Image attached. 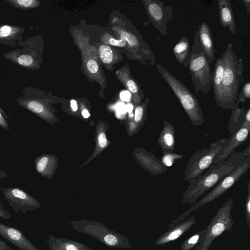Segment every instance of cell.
<instances>
[{
	"label": "cell",
	"instance_id": "cell-1",
	"mask_svg": "<svg viewBox=\"0 0 250 250\" xmlns=\"http://www.w3.org/2000/svg\"><path fill=\"white\" fill-rule=\"evenodd\" d=\"M250 155V145L243 151L235 150L223 163L210 166L204 173L189 183L184 193L183 203H193L212 188Z\"/></svg>",
	"mask_w": 250,
	"mask_h": 250
},
{
	"label": "cell",
	"instance_id": "cell-2",
	"mask_svg": "<svg viewBox=\"0 0 250 250\" xmlns=\"http://www.w3.org/2000/svg\"><path fill=\"white\" fill-rule=\"evenodd\" d=\"M224 71L221 83L214 94L217 104L224 110L232 108L238 95L240 84L244 82L243 60L238 59L229 43L222 54Z\"/></svg>",
	"mask_w": 250,
	"mask_h": 250
},
{
	"label": "cell",
	"instance_id": "cell-3",
	"mask_svg": "<svg viewBox=\"0 0 250 250\" xmlns=\"http://www.w3.org/2000/svg\"><path fill=\"white\" fill-rule=\"evenodd\" d=\"M188 67L196 94L201 92L203 95H207L211 88L212 73L210 64L199 42L198 30L195 32L190 52Z\"/></svg>",
	"mask_w": 250,
	"mask_h": 250
},
{
	"label": "cell",
	"instance_id": "cell-4",
	"mask_svg": "<svg viewBox=\"0 0 250 250\" xmlns=\"http://www.w3.org/2000/svg\"><path fill=\"white\" fill-rule=\"evenodd\" d=\"M160 75L176 96L191 123L196 127L205 123L203 113L196 97L178 79L159 64L156 65Z\"/></svg>",
	"mask_w": 250,
	"mask_h": 250
},
{
	"label": "cell",
	"instance_id": "cell-5",
	"mask_svg": "<svg viewBox=\"0 0 250 250\" xmlns=\"http://www.w3.org/2000/svg\"><path fill=\"white\" fill-rule=\"evenodd\" d=\"M228 139H220L208 148L197 151L190 157L185 170V181L190 183L212 165L215 157L226 146Z\"/></svg>",
	"mask_w": 250,
	"mask_h": 250
},
{
	"label": "cell",
	"instance_id": "cell-6",
	"mask_svg": "<svg viewBox=\"0 0 250 250\" xmlns=\"http://www.w3.org/2000/svg\"><path fill=\"white\" fill-rule=\"evenodd\" d=\"M0 189L4 198L17 213L26 214L41 206L36 199L21 188L1 187Z\"/></svg>",
	"mask_w": 250,
	"mask_h": 250
},
{
	"label": "cell",
	"instance_id": "cell-7",
	"mask_svg": "<svg viewBox=\"0 0 250 250\" xmlns=\"http://www.w3.org/2000/svg\"><path fill=\"white\" fill-rule=\"evenodd\" d=\"M250 167V155L236 168L231 171L221 182L215 185L211 191L203 198L197 206L203 205L219 197L230 188Z\"/></svg>",
	"mask_w": 250,
	"mask_h": 250
},
{
	"label": "cell",
	"instance_id": "cell-8",
	"mask_svg": "<svg viewBox=\"0 0 250 250\" xmlns=\"http://www.w3.org/2000/svg\"><path fill=\"white\" fill-rule=\"evenodd\" d=\"M148 16L154 26L162 36L167 34V24L173 18V8L159 0L145 1Z\"/></svg>",
	"mask_w": 250,
	"mask_h": 250
},
{
	"label": "cell",
	"instance_id": "cell-9",
	"mask_svg": "<svg viewBox=\"0 0 250 250\" xmlns=\"http://www.w3.org/2000/svg\"><path fill=\"white\" fill-rule=\"evenodd\" d=\"M250 130V125H242L240 129L229 138L226 146L215 157L212 165L223 163L235 151L236 148L247 140Z\"/></svg>",
	"mask_w": 250,
	"mask_h": 250
},
{
	"label": "cell",
	"instance_id": "cell-10",
	"mask_svg": "<svg viewBox=\"0 0 250 250\" xmlns=\"http://www.w3.org/2000/svg\"><path fill=\"white\" fill-rule=\"evenodd\" d=\"M0 235L21 250H40L20 230L0 222Z\"/></svg>",
	"mask_w": 250,
	"mask_h": 250
},
{
	"label": "cell",
	"instance_id": "cell-11",
	"mask_svg": "<svg viewBox=\"0 0 250 250\" xmlns=\"http://www.w3.org/2000/svg\"><path fill=\"white\" fill-rule=\"evenodd\" d=\"M199 40L207 60L212 63L215 57V47L210 29L205 22H202L198 27Z\"/></svg>",
	"mask_w": 250,
	"mask_h": 250
},
{
	"label": "cell",
	"instance_id": "cell-12",
	"mask_svg": "<svg viewBox=\"0 0 250 250\" xmlns=\"http://www.w3.org/2000/svg\"><path fill=\"white\" fill-rule=\"evenodd\" d=\"M158 143L162 149L163 154L172 153L176 144L175 127L164 120L163 127L158 138Z\"/></svg>",
	"mask_w": 250,
	"mask_h": 250
},
{
	"label": "cell",
	"instance_id": "cell-13",
	"mask_svg": "<svg viewBox=\"0 0 250 250\" xmlns=\"http://www.w3.org/2000/svg\"><path fill=\"white\" fill-rule=\"evenodd\" d=\"M218 17L222 26L228 28L232 35L236 33V25L230 1L229 0L218 1Z\"/></svg>",
	"mask_w": 250,
	"mask_h": 250
},
{
	"label": "cell",
	"instance_id": "cell-14",
	"mask_svg": "<svg viewBox=\"0 0 250 250\" xmlns=\"http://www.w3.org/2000/svg\"><path fill=\"white\" fill-rule=\"evenodd\" d=\"M246 100L238 94L237 100L232 108L227 128L231 135L238 130L244 123L246 110L244 106L240 108L239 105L241 103L245 104Z\"/></svg>",
	"mask_w": 250,
	"mask_h": 250
},
{
	"label": "cell",
	"instance_id": "cell-15",
	"mask_svg": "<svg viewBox=\"0 0 250 250\" xmlns=\"http://www.w3.org/2000/svg\"><path fill=\"white\" fill-rule=\"evenodd\" d=\"M20 105L30 112L43 119H49L50 114L47 111L43 103L38 99L33 97H22L17 100Z\"/></svg>",
	"mask_w": 250,
	"mask_h": 250
},
{
	"label": "cell",
	"instance_id": "cell-16",
	"mask_svg": "<svg viewBox=\"0 0 250 250\" xmlns=\"http://www.w3.org/2000/svg\"><path fill=\"white\" fill-rule=\"evenodd\" d=\"M190 52L189 40L187 36L182 38L174 45L172 53L179 63L188 67Z\"/></svg>",
	"mask_w": 250,
	"mask_h": 250
},
{
	"label": "cell",
	"instance_id": "cell-17",
	"mask_svg": "<svg viewBox=\"0 0 250 250\" xmlns=\"http://www.w3.org/2000/svg\"><path fill=\"white\" fill-rule=\"evenodd\" d=\"M224 71V64L223 59L221 57L217 59L212 72L211 87L214 94L217 92L221 83Z\"/></svg>",
	"mask_w": 250,
	"mask_h": 250
},
{
	"label": "cell",
	"instance_id": "cell-18",
	"mask_svg": "<svg viewBox=\"0 0 250 250\" xmlns=\"http://www.w3.org/2000/svg\"><path fill=\"white\" fill-rule=\"evenodd\" d=\"M7 57L15 63L22 67L33 69L35 66V61L30 55L24 54L20 55L16 52H11L8 53Z\"/></svg>",
	"mask_w": 250,
	"mask_h": 250
},
{
	"label": "cell",
	"instance_id": "cell-19",
	"mask_svg": "<svg viewBox=\"0 0 250 250\" xmlns=\"http://www.w3.org/2000/svg\"><path fill=\"white\" fill-rule=\"evenodd\" d=\"M22 29L20 27L9 25H0V40L7 41L15 39L21 34Z\"/></svg>",
	"mask_w": 250,
	"mask_h": 250
},
{
	"label": "cell",
	"instance_id": "cell-20",
	"mask_svg": "<svg viewBox=\"0 0 250 250\" xmlns=\"http://www.w3.org/2000/svg\"><path fill=\"white\" fill-rule=\"evenodd\" d=\"M50 157L42 155L35 158L34 163L36 171L42 176L47 175V170L50 166Z\"/></svg>",
	"mask_w": 250,
	"mask_h": 250
},
{
	"label": "cell",
	"instance_id": "cell-21",
	"mask_svg": "<svg viewBox=\"0 0 250 250\" xmlns=\"http://www.w3.org/2000/svg\"><path fill=\"white\" fill-rule=\"evenodd\" d=\"M11 5L21 9H31L37 8L41 4L37 0H6Z\"/></svg>",
	"mask_w": 250,
	"mask_h": 250
},
{
	"label": "cell",
	"instance_id": "cell-22",
	"mask_svg": "<svg viewBox=\"0 0 250 250\" xmlns=\"http://www.w3.org/2000/svg\"><path fill=\"white\" fill-rule=\"evenodd\" d=\"M99 57L105 63L111 62L113 59V52L111 48L107 45H102L99 47Z\"/></svg>",
	"mask_w": 250,
	"mask_h": 250
},
{
	"label": "cell",
	"instance_id": "cell-23",
	"mask_svg": "<svg viewBox=\"0 0 250 250\" xmlns=\"http://www.w3.org/2000/svg\"><path fill=\"white\" fill-rule=\"evenodd\" d=\"M183 157L182 154L168 153L163 154L161 161L165 166L168 167L172 166L176 160L182 159Z\"/></svg>",
	"mask_w": 250,
	"mask_h": 250
},
{
	"label": "cell",
	"instance_id": "cell-24",
	"mask_svg": "<svg viewBox=\"0 0 250 250\" xmlns=\"http://www.w3.org/2000/svg\"><path fill=\"white\" fill-rule=\"evenodd\" d=\"M121 37L122 39L126 41L131 46H136L140 43V41L137 37L130 33L123 32L121 34Z\"/></svg>",
	"mask_w": 250,
	"mask_h": 250
},
{
	"label": "cell",
	"instance_id": "cell-25",
	"mask_svg": "<svg viewBox=\"0 0 250 250\" xmlns=\"http://www.w3.org/2000/svg\"><path fill=\"white\" fill-rule=\"evenodd\" d=\"M118 238L119 237L115 233H110L106 236L104 241L108 246H115L119 243Z\"/></svg>",
	"mask_w": 250,
	"mask_h": 250
},
{
	"label": "cell",
	"instance_id": "cell-26",
	"mask_svg": "<svg viewBox=\"0 0 250 250\" xmlns=\"http://www.w3.org/2000/svg\"><path fill=\"white\" fill-rule=\"evenodd\" d=\"M244 99H249L250 98V83L249 82L245 83L242 88V90L239 94Z\"/></svg>",
	"mask_w": 250,
	"mask_h": 250
},
{
	"label": "cell",
	"instance_id": "cell-27",
	"mask_svg": "<svg viewBox=\"0 0 250 250\" xmlns=\"http://www.w3.org/2000/svg\"><path fill=\"white\" fill-rule=\"evenodd\" d=\"M144 114V107L138 106L135 109V120L136 122H140L142 119Z\"/></svg>",
	"mask_w": 250,
	"mask_h": 250
},
{
	"label": "cell",
	"instance_id": "cell-28",
	"mask_svg": "<svg viewBox=\"0 0 250 250\" xmlns=\"http://www.w3.org/2000/svg\"><path fill=\"white\" fill-rule=\"evenodd\" d=\"M225 226L221 223L215 224L212 228V233L214 235H218L221 234L224 230Z\"/></svg>",
	"mask_w": 250,
	"mask_h": 250
},
{
	"label": "cell",
	"instance_id": "cell-29",
	"mask_svg": "<svg viewBox=\"0 0 250 250\" xmlns=\"http://www.w3.org/2000/svg\"><path fill=\"white\" fill-rule=\"evenodd\" d=\"M87 68L91 73H96L98 70V65L96 61L90 60L87 63Z\"/></svg>",
	"mask_w": 250,
	"mask_h": 250
},
{
	"label": "cell",
	"instance_id": "cell-30",
	"mask_svg": "<svg viewBox=\"0 0 250 250\" xmlns=\"http://www.w3.org/2000/svg\"><path fill=\"white\" fill-rule=\"evenodd\" d=\"M0 217L4 219L9 220L12 218L11 214L0 202Z\"/></svg>",
	"mask_w": 250,
	"mask_h": 250
},
{
	"label": "cell",
	"instance_id": "cell-31",
	"mask_svg": "<svg viewBox=\"0 0 250 250\" xmlns=\"http://www.w3.org/2000/svg\"><path fill=\"white\" fill-rule=\"evenodd\" d=\"M0 127L6 130H9V127L7 122V119L5 116L0 111Z\"/></svg>",
	"mask_w": 250,
	"mask_h": 250
},
{
	"label": "cell",
	"instance_id": "cell-32",
	"mask_svg": "<svg viewBox=\"0 0 250 250\" xmlns=\"http://www.w3.org/2000/svg\"><path fill=\"white\" fill-rule=\"evenodd\" d=\"M126 84L129 90L132 93H135L138 91V86H137V84L134 81L132 80H129L127 81Z\"/></svg>",
	"mask_w": 250,
	"mask_h": 250
},
{
	"label": "cell",
	"instance_id": "cell-33",
	"mask_svg": "<svg viewBox=\"0 0 250 250\" xmlns=\"http://www.w3.org/2000/svg\"><path fill=\"white\" fill-rule=\"evenodd\" d=\"M63 248L64 250H81L80 246L76 244V243L66 242Z\"/></svg>",
	"mask_w": 250,
	"mask_h": 250
},
{
	"label": "cell",
	"instance_id": "cell-34",
	"mask_svg": "<svg viewBox=\"0 0 250 250\" xmlns=\"http://www.w3.org/2000/svg\"><path fill=\"white\" fill-rule=\"evenodd\" d=\"M182 233V230L178 229L172 232L166 238V241L173 240L178 238Z\"/></svg>",
	"mask_w": 250,
	"mask_h": 250
},
{
	"label": "cell",
	"instance_id": "cell-35",
	"mask_svg": "<svg viewBox=\"0 0 250 250\" xmlns=\"http://www.w3.org/2000/svg\"><path fill=\"white\" fill-rule=\"evenodd\" d=\"M109 43L114 46L124 47L126 44V42L123 39L117 40L113 38H111L109 40Z\"/></svg>",
	"mask_w": 250,
	"mask_h": 250
},
{
	"label": "cell",
	"instance_id": "cell-36",
	"mask_svg": "<svg viewBox=\"0 0 250 250\" xmlns=\"http://www.w3.org/2000/svg\"><path fill=\"white\" fill-rule=\"evenodd\" d=\"M116 110L118 114H124L126 111V106L123 103H119L116 105Z\"/></svg>",
	"mask_w": 250,
	"mask_h": 250
},
{
	"label": "cell",
	"instance_id": "cell-37",
	"mask_svg": "<svg viewBox=\"0 0 250 250\" xmlns=\"http://www.w3.org/2000/svg\"><path fill=\"white\" fill-rule=\"evenodd\" d=\"M98 142L100 146L101 147H104L106 145L107 140L104 133H101L99 134L98 137Z\"/></svg>",
	"mask_w": 250,
	"mask_h": 250
},
{
	"label": "cell",
	"instance_id": "cell-38",
	"mask_svg": "<svg viewBox=\"0 0 250 250\" xmlns=\"http://www.w3.org/2000/svg\"><path fill=\"white\" fill-rule=\"evenodd\" d=\"M120 97L122 101L128 102L130 100L131 94L128 91H123L120 93Z\"/></svg>",
	"mask_w": 250,
	"mask_h": 250
},
{
	"label": "cell",
	"instance_id": "cell-39",
	"mask_svg": "<svg viewBox=\"0 0 250 250\" xmlns=\"http://www.w3.org/2000/svg\"><path fill=\"white\" fill-rule=\"evenodd\" d=\"M0 250H13L5 242L0 239Z\"/></svg>",
	"mask_w": 250,
	"mask_h": 250
},
{
	"label": "cell",
	"instance_id": "cell-40",
	"mask_svg": "<svg viewBox=\"0 0 250 250\" xmlns=\"http://www.w3.org/2000/svg\"><path fill=\"white\" fill-rule=\"evenodd\" d=\"M242 1L244 3L247 11V14H249L250 13V0H243Z\"/></svg>",
	"mask_w": 250,
	"mask_h": 250
},
{
	"label": "cell",
	"instance_id": "cell-41",
	"mask_svg": "<svg viewBox=\"0 0 250 250\" xmlns=\"http://www.w3.org/2000/svg\"><path fill=\"white\" fill-rule=\"evenodd\" d=\"M198 238L199 235H197L193 236V237L190 238V239L188 241V243L189 244H195L197 242Z\"/></svg>",
	"mask_w": 250,
	"mask_h": 250
},
{
	"label": "cell",
	"instance_id": "cell-42",
	"mask_svg": "<svg viewBox=\"0 0 250 250\" xmlns=\"http://www.w3.org/2000/svg\"><path fill=\"white\" fill-rule=\"evenodd\" d=\"M70 104L72 110L74 111H76L78 109L76 101L74 100H72L70 102Z\"/></svg>",
	"mask_w": 250,
	"mask_h": 250
},
{
	"label": "cell",
	"instance_id": "cell-43",
	"mask_svg": "<svg viewBox=\"0 0 250 250\" xmlns=\"http://www.w3.org/2000/svg\"><path fill=\"white\" fill-rule=\"evenodd\" d=\"M126 106V111L128 112V113L130 114L132 112L133 109V105L131 104H127Z\"/></svg>",
	"mask_w": 250,
	"mask_h": 250
},
{
	"label": "cell",
	"instance_id": "cell-44",
	"mask_svg": "<svg viewBox=\"0 0 250 250\" xmlns=\"http://www.w3.org/2000/svg\"><path fill=\"white\" fill-rule=\"evenodd\" d=\"M83 116L85 118H87L90 116V114L86 109H83L82 112Z\"/></svg>",
	"mask_w": 250,
	"mask_h": 250
},
{
	"label": "cell",
	"instance_id": "cell-45",
	"mask_svg": "<svg viewBox=\"0 0 250 250\" xmlns=\"http://www.w3.org/2000/svg\"><path fill=\"white\" fill-rule=\"evenodd\" d=\"M7 176V173L5 171L0 169V179L5 178Z\"/></svg>",
	"mask_w": 250,
	"mask_h": 250
},
{
	"label": "cell",
	"instance_id": "cell-46",
	"mask_svg": "<svg viewBox=\"0 0 250 250\" xmlns=\"http://www.w3.org/2000/svg\"><path fill=\"white\" fill-rule=\"evenodd\" d=\"M0 111L5 116V117L7 118V120L10 119L8 116L6 115V114L3 111V110L0 107Z\"/></svg>",
	"mask_w": 250,
	"mask_h": 250
}]
</instances>
